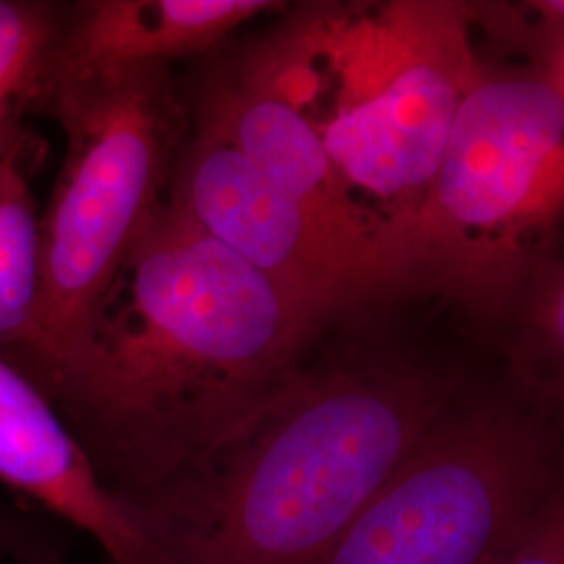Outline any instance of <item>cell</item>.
<instances>
[{
  "mask_svg": "<svg viewBox=\"0 0 564 564\" xmlns=\"http://www.w3.org/2000/svg\"><path fill=\"white\" fill-rule=\"evenodd\" d=\"M324 318L165 202L44 395L128 500L262 408Z\"/></svg>",
  "mask_w": 564,
  "mask_h": 564,
  "instance_id": "6da1fadb",
  "label": "cell"
},
{
  "mask_svg": "<svg viewBox=\"0 0 564 564\" xmlns=\"http://www.w3.org/2000/svg\"><path fill=\"white\" fill-rule=\"evenodd\" d=\"M506 321H514L508 341L510 387L556 412L564 383V263L558 253L535 268Z\"/></svg>",
  "mask_w": 564,
  "mask_h": 564,
  "instance_id": "4fadbf2b",
  "label": "cell"
},
{
  "mask_svg": "<svg viewBox=\"0 0 564 564\" xmlns=\"http://www.w3.org/2000/svg\"><path fill=\"white\" fill-rule=\"evenodd\" d=\"M39 149L32 134L0 151V358L30 383L41 358V214L30 188Z\"/></svg>",
  "mask_w": 564,
  "mask_h": 564,
  "instance_id": "8fae6325",
  "label": "cell"
},
{
  "mask_svg": "<svg viewBox=\"0 0 564 564\" xmlns=\"http://www.w3.org/2000/svg\"><path fill=\"white\" fill-rule=\"evenodd\" d=\"M165 202L324 316L368 300L314 224L202 121L188 118Z\"/></svg>",
  "mask_w": 564,
  "mask_h": 564,
  "instance_id": "52a82bcc",
  "label": "cell"
},
{
  "mask_svg": "<svg viewBox=\"0 0 564 564\" xmlns=\"http://www.w3.org/2000/svg\"><path fill=\"white\" fill-rule=\"evenodd\" d=\"M42 116L65 137L41 214V358L32 383L44 393L167 199L188 113L170 65L149 63L61 82Z\"/></svg>",
  "mask_w": 564,
  "mask_h": 564,
  "instance_id": "5b68a950",
  "label": "cell"
},
{
  "mask_svg": "<svg viewBox=\"0 0 564 564\" xmlns=\"http://www.w3.org/2000/svg\"><path fill=\"white\" fill-rule=\"evenodd\" d=\"M191 88L188 118L232 142L270 184L314 224L368 300L408 291L398 263L364 228L335 182L323 151L281 102L237 80L214 53Z\"/></svg>",
  "mask_w": 564,
  "mask_h": 564,
  "instance_id": "ba28073f",
  "label": "cell"
},
{
  "mask_svg": "<svg viewBox=\"0 0 564 564\" xmlns=\"http://www.w3.org/2000/svg\"><path fill=\"white\" fill-rule=\"evenodd\" d=\"M554 414L468 384L314 564H500L561 487Z\"/></svg>",
  "mask_w": 564,
  "mask_h": 564,
  "instance_id": "8992f818",
  "label": "cell"
},
{
  "mask_svg": "<svg viewBox=\"0 0 564 564\" xmlns=\"http://www.w3.org/2000/svg\"><path fill=\"white\" fill-rule=\"evenodd\" d=\"M42 564H59L57 561H48V563H42Z\"/></svg>",
  "mask_w": 564,
  "mask_h": 564,
  "instance_id": "2e32d148",
  "label": "cell"
},
{
  "mask_svg": "<svg viewBox=\"0 0 564 564\" xmlns=\"http://www.w3.org/2000/svg\"><path fill=\"white\" fill-rule=\"evenodd\" d=\"M479 74L464 95L412 239L414 289L506 321L556 256L564 207V2H470Z\"/></svg>",
  "mask_w": 564,
  "mask_h": 564,
  "instance_id": "277c9868",
  "label": "cell"
},
{
  "mask_svg": "<svg viewBox=\"0 0 564 564\" xmlns=\"http://www.w3.org/2000/svg\"><path fill=\"white\" fill-rule=\"evenodd\" d=\"M0 484L86 533L109 564H163L160 550L102 485L55 405L2 358Z\"/></svg>",
  "mask_w": 564,
  "mask_h": 564,
  "instance_id": "9c48e42d",
  "label": "cell"
},
{
  "mask_svg": "<svg viewBox=\"0 0 564 564\" xmlns=\"http://www.w3.org/2000/svg\"><path fill=\"white\" fill-rule=\"evenodd\" d=\"M466 384L410 351H335L120 505L167 564H314Z\"/></svg>",
  "mask_w": 564,
  "mask_h": 564,
  "instance_id": "7a4b0ae2",
  "label": "cell"
},
{
  "mask_svg": "<svg viewBox=\"0 0 564 564\" xmlns=\"http://www.w3.org/2000/svg\"><path fill=\"white\" fill-rule=\"evenodd\" d=\"M41 550L36 547V538L30 529V524L21 521L15 510H9L0 505V561L11 556H34Z\"/></svg>",
  "mask_w": 564,
  "mask_h": 564,
  "instance_id": "9a60e30c",
  "label": "cell"
},
{
  "mask_svg": "<svg viewBox=\"0 0 564 564\" xmlns=\"http://www.w3.org/2000/svg\"><path fill=\"white\" fill-rule=\"evenodd\" d=\"M270 0H78L67 2L53 86L128 65L205 57ZM48 90V95H51ZM46 105V102H44Z\"/></svg>",
  "mask_w": 564,
  "mask_h": 564,
  "instance_id": "30bf717a",
  "label": "cell"
},
{
  "mask_svg": "<svg viewBox=\"0 0 564 564\" xmlns=\"http://www.w3.org/2000/svg\"><path fill=\"white\" fill-rule=\"evenodd\" d=\"M220 61L302 123L347 205L414 289L419 214L479 74L470 2H305Z\"/></svg>",
  "mask_w": 564,
  "mask_h": 564,
  "instance_id": "3957f363",
  "label": "cell"
},
{
  "mask_svg": "<svg viewBox=\"0 0 564 564\" xmlns=\"http://www.w3.org/2000/svg\"><path fill=\"white\" fill-rule=\"evenodd\" d=\"M67 2L0 0V151L25 141L48 99Z\"/></svg>",
  "mask_w": 564,
  "mask_h": 564,
  "instance_id": "7c38bea8",
  "label": "cell"
},
{
  "mask_svg": "<svg viewBox=\"0 0 564 564\" xmlns=\"http://www.w3.org/2000/svg\"><path fill=\"white\" fill-rule=\"evenodd\" d=\"M500 564H564L563 489L545 500Z\"/></svg>",
  "mask_w": 564,
  "mask_h": 564,
  "instance_id": "5bb4252c",
  "label": "cell"
}]
</instances>
